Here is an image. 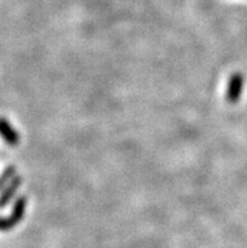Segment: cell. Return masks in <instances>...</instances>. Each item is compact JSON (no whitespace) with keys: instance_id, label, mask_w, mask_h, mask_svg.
<instances>
[{"instance_id":"obj_1","label":"cell","mask_w":247,"mask_h":248,"mask_svg":"<svg viewBox=\"0 0 247 248\" xmlns=\"http://www.w3.org/2000/svg\"><path fill=\"white\" fill-rule=\"evenodd\" d=\"M27 209V197L20 195L14 202L12 213L6 217H0V232H8L22 222Z\"/></svg>"},{"instance_id":"obj_2","label":"cell","mask_w":247,"mask_h":248,"mask_svg":"<svg viewBox=\"0 0 247 248\" xmlns=\"http://www.w3.org/2000/svg\"><path fill=\"white\" fill-rule=\"evenodd\" d=\"M245 87V76L240 72H236L230 76L226 88V101L231 105H236L241 100Z\"/></svg>"},{"instance_id":"obj_3","label":"cell","mask_w":247,"mask_h":248,"mask_svg":"<svg viewBox=\"0 0 247 248\" xmlns=\"http://www.w3.org/2000/svg\"><path fill=\"white\" fill-rule=\"evenodd\" d=\"M22 176L16 175L8 184H6L5 188H4L3 190H1V193H0V211L4 209L6 205H9V203L14 199V197H16L18 190L20 189V186H22Z\"/></svg>"},{"instance_id":"obj_4","label":"cell","mask_w":247,"mask_h":248,"mask_svg":"<svg viewBox=\"0 0 247 248\" xmlns=\"http://www.w3.org/2000/svg\"><path fill=\"white\" fill-rule=\"evenodd\" d=\"M0 138L3 139V141L9 146H16L20 142V134L3 116L0 117Z\"/></svg>"},{"instance_id":"obj_5","label":"cell","mask_w":247,"mask_h":248,"mask_svg":"<svg viewBox=\"0 0 247 248\" xmlns=\"http://www.w3.org/2000/svg\"><path fill=\"white\" fill-rule=\"evenodd\" d=\"M16 176V167L14 165H9L4 169V171L0 175V192L6 186V184L10 182Z\"/></svg>"}]
</instances>
